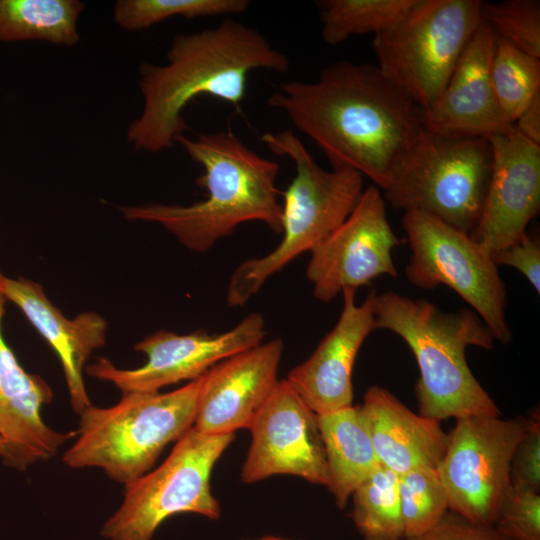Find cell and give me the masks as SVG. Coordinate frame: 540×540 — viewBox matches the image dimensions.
Listing matches in <instances>:
<instances>
[{
    "label": "cell",
    "instance_id": "cell-1",
    "mask_svg": "<svg viewBox=\"0 0 540 540\" xmlns=\"http://www.w3.org/2000/svg\"><path fill=\"white\" fill-rule=\"evenodd\" d=\"M267 104L285 113L332 168L356 170L380 190L423 128V109L372 64L332 63L315 81L281 83Z\"/></svg>",
    "mask_w": 540,
    "mask_h": 540
},
{
    "label": "cell",
    "instance_id": "cell-2",
    "mask_svg": "<svg viewBox=\"0 0 540 540\" xmlns=\"http://www.w3.org/2000/svg\"><path fill=\"white\" fill-rule=\"evenodd\" d=\"M166 59L164 65L143 62L139 67L143 110L127 128V142L136 151L172 148L189 130L183 110L196 97L208 95L239 111L252 70L285 73L290 68L288 57L257 29L232 18L176 34Z\"/></svg>",
    "mask_w": 540,
    "mask_h": 540
},
{
    "label": "cell",
    "instance_id": "cell-3",
    "mask_svg": "<svg viewBox=\"0 0 540 540\" xmlns=\"http://www.w3.org/2000/svg\"><path fill=\"white\" fill-rule=\"evenodd\" d=\"M203 168L196 183L207 197L190 205L147 203L119 207L131 221L154 222L188 249L203 253L242 223L259 221L282 231L276 180L279 164L246 146L230 130L176 139Z\"/></svg>",
    "mask_w": 540,
    "mask_h": 540
},
{
    "label": "cell",
    "instance_id": "cell-4",
    "mask_svg": "<svg viewBox=\"0 0 540 540\" xmlns=\"http://www.w3.org/2000/svg\"><path fill=\"white\" fill-rule=\"evenodd\" d=\"M376 329L401 337L412 351L420 377V415L436 420L500 416V410L470 370L466 349H492L494 338L469 309L445 312L426 299L386 291L375 294Z\"/></svg>",
    "mask_w": 540,
    "mask_h": 540
},
{
    "label": "cell",
    "instance_id": "cell-5",
    "mask_svg": "<svg viewBox=\"0 0 540 540\" xmlns=\"http://www.w3.org/2000/svg\"><path fill=\"white\" fill-rule=\"evenodd\" d=\"M260 139L272 153L290 158L296 174L283 197L281 242L235 269L227 288L229 307L246 304L273 274L320 245L349 216L364 190L361 173L322 168L290 129L266 132Z\"/></svg>",
    "mask_w": 540,
    "mask_h": 540
},
{
    "label": "cell",
    "instance_id": "cell-6",
    "mask_svg": "<svg viewBox=\"0 0 540 540\" xmlns=\"http://www.w3.org/2000/svg\"><path fill=\"white\" fill-rule=\"evenodd\" d=\"M200 378L171 392L123 393L110 407L90 405L79 416L70 468L97 467L125 485L153 467L164 448L193 427Z\"/></svg>",
    "mask_w": 540,
    "mask_h": 540
},
{
    "label": "cell",
    "instance_id": "cell-7",
    "mask_svg": "<svg viewBox=\"0 0 540 540\" xmlns=\"http://www.w3.org/2000/svg\"><path fill=\"white\" fill-rule=\"evenodd\" d=\"M491 163L489 139L422 128L395 163L383 197L395 209L425 212L471 235L481 215Z\"/></svg>",
    "mask_w": 540,
    "mask_h": 540
},
{
    "label": "cell",
    "instance_id": "cell-8",
    "mask_svg": "<svg viewBox=\"0 0 540 540\" xmlns=\"http://www.w3.org/2000/svg\"><path fill=\"white\" fill-rule=\"evenodd\" d=\"M481 0H415L394 25L374 35L383 76L423 111L445 88L481 25Z\"/></svg>",
    "mask_w": 540,
    "mask_h": 540
},
{
    "label": "cell",
    "instance_id": "cell-9",
    "mask_svg": "<svg viewBox=\"0 0 540 540\" xmlns=\"http://www.w3.org/2000/svg\"><path fill=\"white\" fill-rule=\"evenodd\" d=\"M234 434L208 435L191 427L156 469L125 485L123 501L103 524L106 540H151L169 517L194 513L216 520L219 501L210 477Z\"/></svg>",
    "mask_w": 540,
    "mask_h": 540
},
{
    "label": "cell",
    "instance_id": "cell-10",
    "mask_svg": "<svg viewBox=\"0 0 540 540\" xmlns=\"http://www.w3.org/2000/svg\"><path fill=\"white\" fill-rule=\"evenodd\" d=\"M402 225L411 250L405 267L408 282L422 289L451 288L494 340L510 343L506 286L492 256L470 234L425 212H404Z\"/></svg>",
    "mask_w": 540,
    "mask_h": 540
},
{
    "label": "cell",
    "instance_id": "cell-11",
    "mask_svg": "<svg viewBox=\"0 0 540 540\" xmlns=\"http://www.w3.org/2000/svg\"><path fill=\"white\" fill-rule=\"evenodd\" d=\"M456 420L436 467L449 511L475 524L493 526L510 485L511 459L529 418L469 416Z\"/></svg>",
    "mask_w": 540,
    "mask_h": 540
},
{
    "label": "cell",
    "instance_id": "cell-12",
    "mask_svg": "<svg viewBox=\"0 0 540 540\" xmlns=\"http://www.w3.org/2000/svg\"><path fill=\"white\" fill-rule=\"evenodd\" d=\"M265 335V320L258 312L250 313L223 333L200 330L177 334L160 330L135 344L134 350L147 358L142 366L121 369L108 358H99L86 367V372L112 383L122 394L159 392L165 386L200 378L218 362L259 345Z\"/></svg>",
    "mask_w": 540,
    "mask_h": 540
},
{
    "label": "cell",
    "instance_id": "cell-13",
    "mask_svg": "<svg viewBox=\"0 0 540 540\" xmlns=\"http://www.w3.org/2000/svg\"><path fill=\"white\" fill-rule=\"evenodd\" d=\"M397 246L383 194L370 185L344 222L310 252L306 278L313 296L328 303L346 288L357 290L383 275L397 277L392 256Z\"/></svg>",
    "mask_w": 540,
    "mask_h": 540
},
{
    "label": "cell",
    "instance_id": "cell-14",
    "mask_svg": "<svg viewBox=\"0 0 540 540\" xmlns=\"http://www.w3.org/2000/svg\"><path fill=\"white\" fill-rule=\"evenodd\" d=\"M249 430L251 444L241 471L243 482L292 475L327 486L328 470L317 414L286 379L278 381Z\"/></svg>",
    "mask_w": 540,
    "mask_h": 540
},
{
    "label": "cell",
    "instance_id": "cell-15",
    "mask_svg": "<svg viewBox=\"0 0 540 540\" xmlns=\"http://www.w3.org/2000/svg\"><path fill=\"white\" fill-rule=\"evenodd\" d=\"M492 163L478 223L471 236L493 258L527 233L540 209V145L514 128L489 139Z\"/></svg>",
    "mask_w": 540,
    "mask_h": 540
},
{
    "label": "cell",
    "instance_id": "cell-16",
    "mask_svg": "<svg viewBox=\"0 0 540 540\" xmlns=\"http://www.w3.org/2000/svg\"><path fill=\"white\" fill-rule=\"evenodd\" d=\"M281 339L262 342L212 366L200 377L193 427L208 435L249 429L278 383Z\"/></svg>",
    "mask_w": 540,
    "mask_h": 540
},
{
    "label": "cell",
    "instance_id": "cell-17",
    "mask_svg": "<svg viewBox=\"0 0 540 540\" xmlns=\"http://www.w3.org/2000/svg\"><path fill=\"white\" fill-rule=\"evenodd\" d=\"M496 35L481 23L445 88L423 113V128L434 133L490 139L513 130L498 104L490 75Z\"/></svg>",
    "mask_w": 540,
    "mask_h": 540
},
{
    "label": "cell",
    "instance_id": "cell-18",
    "mask_svg": "<svg viewBox=\"0 0 540 540\" xmlns=\"http://www.w3.org/2000/svg\"><path fill=\"white\" fill-rule=\"evenodd\" d=\"M355 292L351 288L342 291L343 308L337 323L286 378L317 415L352 406L354 362L364 340L376 329V292L371 290L360 305L355 302Z\"/></svg>",
    "mask_w": 540,
    "mask_h": 540
},
{
    "label": "cell",
    "instance_id": "cell-19",
    "mask_svg": "<svg viewBox=\"0 0 540 540\" xmlns=\"http://www.w3.org/2000/svg\"><path fill=\"white\" fill-rule=\"evenodd\" d=\"M5 303L0 293V438L7 447L3 463L24 471L53 457L77 431L58 432L43 421L41 409L53 400V391L42 377L21 366L5 341Z\"/></svg>",
    "mask_w": 540,
    "mask_h": 540
},
{
    "label": "cell",
    "instance_id": "cell-20",
    "mask_svg": "<svg viewBox=\"0 0 540 540\" xmlns=\"http://www.w3.org/2000/svg\"><path fill=\"white\" fill-rule=\"evenodd\" d=\"M0 293L14 303L56 352L65 376L70 403L77 415L91 405L83 370L92 352L106 342L107 321L88 311L66 318L51 303L41 284L24 278L5 277Z\"/></svg>",
    "mask_w": 540,
    "mask_h": 540
},
{
    "label": "cell",
    "instance_id": "cell-21",
    "mask_svg": "<svg viewBox=\"0 0 540 540\" xmlns=\"http://www.w3.org/2000/svg\"><path fill=\"white\" fill-rule=\"evenodd\" d=\"M360 406L381 466L398 475L422 466L437 467L448 445L440 422L415 414L377 385L366 391Z\"/></svg>",
    "mask_w": 540,
    "mask_h": 540
},
{
    "label": "cell",
    "instance_id": "cell-22",
    "mask_svg": "<svg viewBox=\"0 0 540 540\" xmlns=\"http://www.w3.org/2000/svg\"><path fill=\"white\" fill-rule=\"evenodd\" d=\"M324 445L328 484L338 508L346 507L354 490L378 467L361 406L317 415Z\"/></svg>",
    "mask_w": 540,
    "mask_h": 540
},
{
    "label": "cell",
    "instance_id": "cell-23",
    "mask_svg": "<svg viewBox=\"0 0 540 540\" xmlns=\"http://www.w3.org/2000/svg\"><path fill=\"white\" fill-rule=\"evenodd\" d=\"M80 0H0V42L45 41L75 46L80 42Z\"/></svg>",
    "mask_w": 540,
    "mask_h": 540
},
{
    "label": "cell",
    "instance_id": "cell-24",
    "mask_svg": "<svg viewBox=\"0 0 540 540\" xmlns=\"http://www.w3.org/2000/svg\"><path fill=\"white\" fill-rule=\"evenodd\" d=\"M351 497V517L364 540L404 538L398 474L379 465Z\"/></svg>",
    "mask_w": 540,
    "mask_h": 540
},
{
    "label": "cell",
    "instance_id": "cell-25",
    "mask_svg": "<svg viewBox=\"0 0 540 540\" xmlns=\"http://www.w3.org/2000/svg\"><path fill=\"white\" fill-rule=\"evenodd\" d=\"M415 0H321L317 2L321 37L338 45L352 36L374 35L400 20Z\"/></svg>",
    "mask_w": 540,
    "mask_h": 540
},
{
    "label": "cell",
    "instance_id": "cell-26",
    "mask_svg": "<svg viewBox=\"0 0 540 540\" xmlns=\"http://www.w3.org/2000/svg\"><path fill=\"white\" fill-rule=\"evenodd\" d=\"M490 75L500 109L513 125L540 92V59L496 36Z\"/></svg>",
    "mask_w": 540,
    "mask_h": 540
},
{
    "label": "cell",
    "instance_id": "cell-27",
    "mask_svg": "<svg viewBox=\"0 0 540 540\" xmlns=\"http://www.w3.org/2000/svg\"><path fill=\"white\" fill-rule=\"evenodd\" d=\"M249 6L248 0H118L113 18L121 29L139 31L175 16L194 19L238 15Z\"/></svg>",
    "mask_w": 540,
    "mask_h": 540
},
{
    "label": "cell",
    "instance_id": "cell-28",
    "mask_svg": "<svg viewBox=\"0 0 540 540\" xmlns=\"http://www.w3.org/2000/svg\"><path fill=\"white\" fill-rule=\"evenodd\" d=\"M404 537L435 525L449 510L447 493L436 467L422 466L398 475Z\"/></svg>",
    "mask_w": 540,
    "mask_h": 540
},
{
    "label": "cell",
    "instance_id": "cell-29",
    "mask_svg": "<svg viewBox=\"0 0 540 540\" xmlns=\"http://www.w3.org/2000/svg\"><path fill=\"white\" fill-rule=\"evenodd\" d=\"M481 20L498 38L540 59L539 0L483 2Z\"/></svg>",
    "mask_w": 540,
    "mask_h": 540
},
{
    "label": "cell",
    "instance_id": "cell-30",
    "mask_svg": "<svg viewBox=\"0 0 540 540\" xmlns=\"http://www.w3.org/2000/svg\"><path fill=\"white\" fill-rule=\"evenodd\" d=\"M493 527L509 540H540L539 492L510 484Z\"/></svg>",
    "mask_w": 540,
    "mask_h": 540
},
{
    "label": "cell",
    "instance_id": "cell-31",
    "mask_svg": "<svg viewBox=\"0 0 540 540\" xmlns=\"http://www.w3.org/2000/svg\"><path fill=\"white\" fill-rule=\"evenodd\" d=\"M510 484L540 490V416L539 409L529 418L523 437L517 444L510 463Z\"/></svg>",
    "mask_w": 540,
    "mask_h": 540
},
{
    "label": "cell",
    "instance_id": "cell-32",
    "mask_svg": "<svg viewBox=\"0 0 540 540\" xmlns=\"http://www.w3.org/2000/svg\"><path fill=\"white\" fill-rule=\"evenodd\" d=\"M402 540H509L493 526L475 524L461 515L447 511L428 530Z\"/></svg>",
    "mask_w": 540,
    "mask_h": 540
},
{
    "label": "cell",
    "instance_id": "cell-33",
    "mask_svg": "<svg viewBox=\"0 0 540 540\" xmlns=\"http://www.w3.org/2000/svg\"><path fill=\"white\" fill-rule=\"evenodd\" d=\"M495 264L518 270L540 293V245L528 232L511 246L493 256Z\"/></svg>",
    "mask_w": 540,
    "mask_h": 540
},
{
    "label": "cell",
    "instance_id": "cell-34",
    "mask_svg": "<svg viewBox=\"0 0 540 540\" xmlns=\"http://www.w3.org/2000/svg\"><path fill=\"white\" fill-rule=\"evenodd\" d=\"M513 127L521 136L540 145V92L521 112Z\"/></svg>",
    "mask_w": 540,
    "mask_h": 540
},
{
    "label": "cell",
    "instance_id": "cell-35",
    "mask_svg": "<svg viewBox=\"0 0 540 540\" xmlns=\"http://www.w3.org/2000/svg\"><path fill=\"white\" fill-rule=\"evenodd\" d=\"M7 456V447L2 438H0V457L2 458V461L5 460Z\"/></svg>",
    "mask_w": 540,
    "mask_h": 540
},
{
    "label": "cell",
    "instance_id": "cell-36",
    "mask_svg": "<svg viewBox=\"0 0 540 540\" xmlns=\"http://www.w3.org/2000/svg\"><path fill=\"white\" fill-rule=\"evenodd\" d=\"M258 540H290V539L268 535V536L261 537Z\"/></svg>",
    "mask_w": 540,
    "mask_h": 540
},
{
    "label": "cell",
    "instance_id": "cell-37",
    "mask_svg": "<svg viewBox=\"0 0 540 540\" xmlns=\"http://www.w3.org/2000/svg\"><path fill=\"white\" fill-rule=\"evenodd\" d=\"M5 277L6 276H4V274L2 273L1 268H0V290H1V286L3 284V281H4Z\"/></svg>",
    "mask_w": 540,
    "mask_h": 540
}]
</instances>
